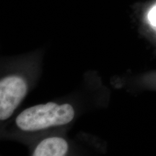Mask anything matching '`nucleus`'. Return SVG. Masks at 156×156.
<instances>
[{
    "mask_svg": "<svg viewBox=\"0 0 156 156\" xmlns=\"http://www.w3.org/2000/svg\"><path fill=\"white\" fill-rule=\"evenodd\" d=\"M74 116L75 111L71 105L49 102L25 109L17 117L16 124L23 131L34 132L67 124Z\"/></svg>",
    "mask_w": 156,
    "mask_h": 156,
    "instance_id": "1",
    "label": "nucleus"
},
{
    "mask_svg": "<svg viewBox=\"0 0 156 156\" xmlns=\"http://www.w3.org/2000/svg\"><path fill=\"white\" fill-rule=\"evenodd\" d=\"M28 91L25 80L20 76L12 75L0 82V119L6 120L23 101Z\"/></svg>",
    "mask_w": 156,
    "mask_h": 156,
    "instance_id": "2",
    "label": "nucleus"
},
{
    "mask_svg": "<svg viewBox=\"0 0 156 156\" xmlns=\"http://www.w3.org/2000/svg\"><path fill=\"white\" fill-rule=\"evenodd\" d=\"M68 151L67 142L61 137L43 140L35 150L34 156H63Z\"/></svg>",
    "mask_w": 156,
    "mask_h": 156,
    "instance_id": "3",
    "label": "nucleus"
},
{
    "mask_svg": "<svg viewBox=\"0 0 156 156\" xmlns=\"http://www.w3.org/2000/svg\"><path fill=\"white\" fill-rule=\"evenodd\" d=\"M148 20L152 26L156 28V5L148 13Z\"/></svg>",
    "mask_w": 156,
    "mask_h": 156,
    "instance_id": "4",
    "label": "nucleus"
}]
</instances>
